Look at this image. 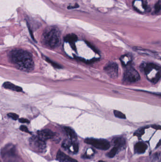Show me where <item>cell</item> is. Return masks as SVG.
I'll list each match as a JSON object with an SVG mask.
<instances>
[{"instance_id":"6da1fadb","label":"cell","mask_w":161,"mask_h":162,"mask_svg":"<svg viewBox=\"0 0 161 162\" xmlns=\"http://www.w3.org/2000/svg\"><path fill=\"white\" fill-rule=\"evenodd\" d=\"M11 61L18 69L24 71H31L34 67V63L29 53L21 49H16L10 52Z\"/></svg>"},{"instance_id":"7a4b0ae2","label":"cell","mask_w":161,"mask_h":162,"mask_svg":"<svg viewBox=\"0 0 161 162\" xmlns=\"http://www.w3.org/2000/svg\"><path fill=\"white\" fill-rule=\"evenodd\" d=\"M43 43L51 48H55L61 42V33L56 27H52L46 29L42 36Z\"/></svg>"},{"instance_id":"3957f363","label":"cell","mask_w":161,"mask_h":162,"mask_svg":"<svg viewBox=\"0 0 161 162\" xmlns=\"http://www.w3.org/2000/svg\"><path fill=\"white\" fill-rule=\"evenodd\" d=\"M147 78L150 82L155 84L161 77V68L153 63L143 64L142 66Z\"/></svg>"},{"instance_id":"277c9868","label":"cell","mask_w":161,"mask_h":162,"mask_svg":"<svg viewBox=\"0 0 161 162\" xmlns=\"http://www.w3.org/2000/svg\"><path fill=\"white\" fill-rule=\"evenodd\" d=\"M85 142L100 150H108L110 147V144L109 142L104 139L88 138L85 140Z\"/></svg>"},{"instance_id":"5b68a950","label":"cell","mask_w":161,"mask_h":162,"mask_svg":"<svg viewBox=\"0 0 161 162\" xmlns=\"http://www.w3.org/2000/svg\"><path fill=\"white\" fill-rule=\"evenodd\" d=\"M140 78V77L138 71L132 67H130L125 71L123 80L127 84H133L138 82Z\"/></svg>"},{"instance_id":"8992f818","label":"cell","mask_w":161,"mask_h":162,"mask_svg":"<svg viewBox=\"0 0 161 162\" xmlns=\"http://www.w3.org/2000/svg\"><path fill=\"white\" fill-rule=\"evenodd\" d=\"M31 147L36 152L43 153L46 149V144L45 141L40 139L38 137H33L29 141Z\"/></svg>"},{"instance_id":"52a82bcc","label":"cell","mask_w":161,"mask_h":162,"mask_svg":"<svg viewBox=\"0 0 161 162\" xmlns=\"http://www.w3.org/2000/svg\"><path fill=\"white\" fill-rule=\"evenodd\" d=\"M104 71L112 78H116L118 75L119 68L117 64L111 62L107 64L104 68Z\"/></svg>"},{"instance_id":"ba28073f","label":"cell","mask_w":161,"mask_h":162,"mask_svg":"<svg viewBox=\"0 0 161 162\" xmlns=\"http://www.w3.org/2000/svg\"><path fill=\"white\" fill-rule=\"evenodd\" d=\"M133 6L135 9L140 13L150 10V7L145 0H134L133 2Z\"/></svg>"},{"instance_id":"9c48e42d","label":"cell","mask_w":161,"mask_h":162,"mask_svg":"<svg viewBox=\"0 0 161 162\" xmlns=\"http://www.w3.org/2000/svg\"><path fill=\"white\" fill-rule=\"evenodd\" d=\"M37 137L42 140H46L49 139H52L54 136L55 134L51 130L46 129L39 131L37 132Z\"/></svg>"},{"instance_id":"30bf717a","label":"cell","mask_w":161,"mask_h":162,"mask_svg":"<svg viewBox=\"0 0 161 162\" xmlns=\"http://www.w3.org/2000/svg\"><path fill=\"white\" fill-rule=\"evenodd\" d=\"M56 159L61 162H79L76 159L66 155L61 150H59L56 156Z\"/></svg>"},{"instance_id":"8fae6325","label":"cell","mask_w":161,"mask_h":162,"mask_svg":"<svg viewBox=\"0 0 161 162\" xmlns=\"http://www.w3.org/2000/svg\"><path fill=\"white\" fill-rule=\"evenodd\" d=\"M134 50L142 55L147 56L154 57H158V56H159L158 53L152 50L140 48H135Z\"/></svg>"},{"instance_id":"7c38bea8","label":"cell","mask_w":161,"mask_h":162,"mask_svg":"<svg viewBox=\"0 0 161 162\" xmlns=\"http://www.w3.org/2000/svg\"><path fill=\"white\" fill-rule=\"evenodd\" d=\"M147 148V144L142 142H139L134 147V152L136 154H143L145 153Z\"/></svg>"},{"instance_id":"4fadbf2b","label":"cell","mask_w":161,"mask_h":162,"mask_svg":"<svg viewBox=\"0 0 161 162\" xmlns=\"http://www.w3.org/2000/svg\"><path fill=\"white\" fill-rule=\"evenodd\" d=\"M77 40H78V37L74 34H69L66 35L64 38L65 41L69 43L74 49L75 48V43L77 41Z\"/></svg>"},{"instance_id":"5bb4252c","label":"cell","mask_w":161,"mask_h":162,"mask_svg":"<svg viewBox=\"0 0 161 162\" xmlns=\"http://www.w3.org/2000/svg\"><path fill=\"white\" fill-rule=\"evenodd\" d=\"M3 86L6 89H10L12 91H16V92H21L22 91V88L15 85L14 84L10 82H5L3 84Z\"/></svg>"},{"instance_id":"9a60e30c","label":"cell","mask_w":161,"mask_h":162,"mask_svg":"<svg viewBox=\"0 0 161 162\" xmlns=\"http://www.w3.org/2000/svg\"><path fill=\"white\" fill-rule=\"evenodd\" d=\"M64 130L66 132L68 136L70 138V139L74 141L77 139V136L76 133L73 129H71L70 127H65Z\"/></svg>"},{"instance_id":"2e32d148","label":"cell","mask_w":161,"mask_h":162,"mask_svg":"<svg viewBox=\"0 0 161 162\" xmlns=\"http://www.w3.org/2000/svg\"><path fill=\"white\" fill-rule=\"evenodd\" d=\"M125 140L122 138H116L113 139V144L114 147L120 148L122 147L125 145Z\"/></svg>"},{"instance_id":"e0dca14e","label":"cell","mask_w":161,"mask_h":162,"mask_svg":"<svg viewBox=\"0 0 161 162\" xmlns=\"http://www.w3.org/2000/svg\"><path fill=\"white\" fill-rule=\"evenodd\" d=\"M120 60L123 65H124V66H127L132 62V58L130 55H124L121 56Z\"/></svg>"},{"instance_id":"ac0fdd59","label":"cell","mask_w":161,"mask_h":162,"mask_svg":"<svg viewBox=\"0 0 161 162\" xmlns=\"http://www.w3.org/2000/svg\"><path fill=\"white\" fill-rule=\"evenodd\" d=\"M118 147H114L111 150L109 153H107V156L110 158H112L115 156L116 153H117L118 150H119Z\"/></svg>"},{"instance_id":"d6986e66","label":"cell","mask_w":161,"mask_h":162,"mask_svg":"<svg viewBox=\"0 0 161 162\" xmlns=\"http://www.w3.org/2000/svg\"><path fill=\"white\" fill-rule=\"evenodd\" d=\"M114 115L116 117L118 118H122V119H125L126 118V116L125 114L120 111H118V110H114Z\"/></svg>"},{"instance_id":"ffe728a7","label":"cell","mask_w":161,"mask_h":162,"mask_svg":"<svg viewBox=\"0 0 161 162\" xmlns=\"http://www.w3.org/2000/svg\"><path fill=\"white\" fill-rule=\"evenodd\" d=\"M145 132V130L143 128L139 129L138 131H136L134 133V136H137L138 137H140L141 136H142Z\"/></svg>"},{"instance_id":"44dd1931","label":"cell","mask_w":161,"mask_h":162,"mask_svg":"<svg viewBox=\"0 0 161 162\" xmlns=\"http://www.w3.org/2000/svg\"><path fill=\"white\" fill-rule=\"evenodd\" d=\"M161 1L160 0H159L156 4L155 5V12L156 13H158V12H160L161 10Z\"/></svg>"},{"instance_id":"7402d4cb","label":"cell","mask_w":161,"mask_h":162,"mask_svg":"<svg viewBox=\"0 0 161 162\" xmlns=\"http://www.w3.org/2000/svg\"><path fill=\"white\" fill-rule=\"evenodd\" d=\"M8 116L10 118L14 119V120H17L18 118V115L17 114H15V113H10L8 114Z\"/></svg>"},{"instance_id":"603a6c76","label":"cell","mask_w":161,"mask_h":162,"mask_svg":"<svg viewBox=\"0 0 161 162\" xmlns=\"http://www.w3.org/2000/svg\"><path fill=\"white\" fill-rule=\"evenodd\" d=\"M46 60H47V62H48L49 63L51 64H52L54 67H56V68H60L61 66H60L59 65L53 62L50 59H47V58H46Z\"/></svg>"},{"instance_id":"cb8c5ba5","label":"cell","mask_w":161,"mask_h":162,"mask_svg":"<svg viewBox=\"0 0 161 162\" xmlns=\"http://www.w3.org/2000/svg\"><path fill=\"white\" fill-rule=\"evenodd\" d=\"M20 130L22 131L25 132L29 133V130L27 128V127L25 126H22L20 127Z\"/></svg>"},{"instance_id":"d4e9b609","label":"cell","mask_w":161,"mask_h":162,"mask_svg":"<svg viewBox=\"0 0 161 162\" xmlns=\"http://www.w3.org/2000/svg\"><path fill=\"white\" fill-rule=\"evenodd\" d=\"M19 121L22 123H29V121L28 119L24 118H20Z\"/></svg>"},{"instance_id":"484cf974","label":"cell","mask_w":161,"mask_h":162,"mask_svg":"<svg viewBox=\"0 0 161 162\" xmlns=\"http://www.w3.org/2000/svg\"><path fill=\"white\" fill-rule=\"evenodd\" d=\"M152 127H153L154 129H156V130H160L161 129V127L160 126L158 125H154L152 126Z\"/></svg>"},{"instance_id":"4316f807","label":"cell","mask_w":161,"mask_h":162,"mask_svg":"<svg viewBox=\"0 0 161 162\" xmlns=\"http://www.w3.org/2000/svg\"><path fill=\"white\" fill-rule=\"evenodd\" d=\"M159 146H160V141H159V143H158V144L157 145V146H156V147H158Z\"/></svg>"},{"instance_id":"83f0119b","label":"cell","mask_w":161,"mask_h":162,"mask_svg":"<svg viewBox=\"0 0 161 162\" xmlns=\"http://www.w3.org/2000/svg\"><path fill=\"white\" fill-rule=\"evenodd\" d=\"M104 162V161H99V162Z\"/></svg>"}]
</instances>
